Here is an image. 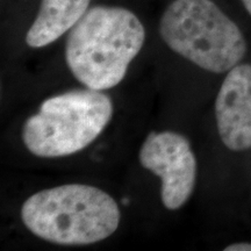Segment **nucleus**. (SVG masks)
<instances>
[{
  "label": "nucleus",
  "instance_id": "f257e3e1",
  "mask_svg": "<svg viewBox=\"0 0 251 251\" xmlns=\"http://www.w3.org/2000/svg\"><path fill=\"white\" fill-rule=\"evenodd\" d=\"M144 40L143 25L129 9L96 6L70 30L65 59L71 74L87 89L109 90L124 79Z\"/></svg>",
  "mask_w": 251,
  "mask_h": 251
},
{
  "label": "nucleus",
  "instance_id": "f03ea898",
  "mask_svg": "<svg viewBox=\"0 0 251 251\" xmlns=\"http://www.w3.org/2000/svg\"><path fill=\"white\" fill-rule=\"evenodd\" d=\"M121 213L98 187L67 184L40 191L21 207V220L35 236L58 246H87L115 233Z\"/></svg>",
  "mask_w": 251,
  "mask_h": 251
},
{
  "label": "nucleus",
  "instance_id": "7ed1b4c3",
  "mask_svg": "<svg viewBox=\"0 0 251 251\" xmlns=\"http://www.w3.org/2000/svg\"><path fill=\"white\" fill-rule=\"evenodd\" d=\"M159 33L172 51L214 74L230 71L247 52L242 31L212 0L172 1Z\"/></svg>",
  "mask_w": 251,
  "mask_h": 251
},
{
  "label": "nucleus",
  "instance_id": "20e7f679",
  "mask_svg": "<svg viewBox=\"0 0 251 251\" xmlns=\"http://www.w3.org/2000/svg\"><path fill=\"white\" fill-rule=\"evenodd\" d=\"M113 102L97 90H72L50 97L23 127L30 153L54 158L74 155L90 146L107 127Z\"/></svg>",
  "mask_w": 251,
  "mask_h": 251
},
{
  "label": "nucleus",
  "instance_id": "39448f33",
  "mask_svg": "<svg viewBox=\"0 0 251 251\" xmlns=\"http://www.w3.org/2000/svg\"><path fill=\"white\" fill-rule=\"evenodd\" d=\"M140 163L162 180V202L170 211L184 206L196 186L197 159L191 143L175 131H152L140 150Z\"/></svg>",
  "mask_w": 251,
  "mask_h": 251
},
{
  "label": "nucleus",
  "instance_id": "423d86ee",
  "mask_svg": "<svg viewBox=\"0 0 251 251\" xmlns=\"http://www.w3.org/2000/svg\"><path fill=\"white\" fill-rule=\"evenodd\" d=\"M220 139L228 149L251 148V64H238L228 71L215 101Z\"/></svg>",
  "mask_w": 251,
  "mask_h": 251
},
{
  "label": "nucleus",
  "instance_id": "0eeeda50",
  "mask_svg": "<svg viewBox=\"0 0 251 251\" xmlns=\"http://www.w3.org/2000/svg\"><path fill=\"white\" fill-rule=\"evenodd\" d=\"M91 0H41L39 14L27 31L26 43L42 48L71 30L89 11Z\"/></svg>",
  "mask_w": 251,
  "mask_h": 251
},
{
  "label": "nucleus",
  "instance_id": "6e6552de",
  "mask_svg": "<svg viewBox=\"0 0 251 251\" xmlns=\"http://www.w3.org/2000/svg\"><path fill=\"white\" fill-rule=\"evenodd\" d=\"M225 251H251V243L241 242L230 244L225 248Z\"/></svg>",
  "mask_w": 251,
  "mask_h": 251
},
{
  "label": "nucleus",
  "instance_id": "1a4fd4ad",
  "mask_svg": "<svg viewBox=\"0 0 251 251\" xmlns=\"http://www.w3.org/2000/svg\"><path fill=\"white\" fill-rule=\"evenodd\" d=\"M244 6V8L247 9V12L251 15V0H241Z\"/></svg>",
  "mask_w": 251,
  "mask_h": 251
}]
</instances>
